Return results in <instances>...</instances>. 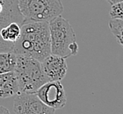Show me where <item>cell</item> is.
<instances>
[{"label":"cell","mask_w":123,"mask_h":114,"mask_svg":"<svg viewBox=\"0 0 123 114\" xmlns=\"http://www.w3.org/2000/svg\"><path fill=\"white\" fill-rule=\"evenodd\" d=\"M20 27V35L13 44V54L29 56L41 62L51 54L49 22L26 21Z\"/></svg>","instance_id":"cell-1"},{"label":"cell","mask_w":123,"mask_h":114,"mask_svg":"<svg viewBox=\"0 0 123 114\" xmlns=\"http://www.w3.org/2000/svg\"><path fill=\"white\" fill-rule=\"evenodd\" d=\"M19 93L35 94L49 79L45 75L41 62L25 55H16L15 69Z\"/></svg>","instance_id":"cell-2"},{"label":"cell","mask_w":123,"mask_h":114,"mask_svg":"<svg viewBox=\"0 0 123 114\" xmlns=\"http://www.w3.org/2000/svg\"><path fill=\"white\" fill-rule=\"evenodd\" d=\"M50 32L51 54L62 58L76 55L78 53V44L71 25L62 15L49 22Z\"/></svg>","instance_id":"cell-3"},{"label":"cell","mask_w":123,"mask_h":114,"mask_svg":"<svg viewBox=\"0 0 123 114\" xmlns=\"http://www.w3.org/2000/svg\"><path fill=\"white\" fill-rule=\"evenodd\" d=\"M18 10L24 21H47L62 15L63 5L61 0H18Z\"/></svg>","instance_id":"cell-4"},{"label":"cell","mask_w":123,"mask_h":114,"mask_svg":"<svg viewBox=\"0 0 123 114\" xmlns=\"http://www.w3.org/2000/svg\"><path fill=\"white\" fill-rule=\"evenodd\" d=\"M16 114H55V110L48 106L36 94L18 93L13 101Z\"/></svg>","instance_id":"cell-5"},{"label":"cell","mask_w":123,"mask_h":114,"mask_svg":"<svg viewBox=\"0 0 123 114\" xmlns=\"http://www.w3.org/2000/svg\"><path fill=\"white\" fill-rule=\"evenodd\" d=\"M23 16L18 10V0H0V31L12 22H17L22 25ZM13 44L3 41L0 36V53L12 52Z\"/></svg>","instance_id":"cell-6"},{"label":"cell","mask_w":123,"mask_h":114,"mask_svg":"<svg viewBox=\"0 0 123 114\" xmlns=\"http://www.w3.org/2000/svg\"><path fill=\"white\" fill-rule=\"evenodd\" d=\"M35 94L46 105L55 110L62 109L66 105V92L61 81L48 82Z\"/></svg>","instance_id":"cell-7"},{"label":"cell","mask_w":123,"mask_h":114,"mask_svg":"<svg viewBox=\"0 0 123 114\" xmlns=\"http://www.w3.org/2000/svg\"><path fill=\"white\" fill-rule=\"evenodd\" d=\"M41 65L49 81H61L66 76L68 66L65 58L49 54L41 61Z\"/></svg>","instance_id":"cell-8"},{"label":"cell","mask_w":123,"mask_h":114,"mask_svg":"<svg viewBox=\"0 0 123 114\" xmlns=\"http://www.w3.org/2000/svg\"><path fill=\"white\" fill-rule=\"evenodd\" d=\"M19 93L18 80L15 72L11 71L0 74V97L7 98Z\"/></svg>","instance_id":"cell-9"},{"label":"cell","mask_w":123,"mask_h":114,"mask_svg":"<svg viewBox=\"0 0 123 114\" xmlns=\"http://www.w3.org/2000/svg\"><path fill=\"white\" fill-rule=\"evenodd\" d=\"M20 24L17 22H12L0 31V36L3 41L11 44H14L20 35Z\"/></svg>","instance_id":"cell-10"},{"label":"cell","mask_w":123,"mask_h":114,"mask_svg":"<svg viewBox=\"0 0 123 114\" xmlns=\"http://www.w3.org/2000/svg\"><path fill=\"white\" fill-rule=\"evenodd\" d=\"M16 66V54L12 52L0 53V74L14 71Z\"/></svg>","instance_id":"cell-11"},{"label":"cell","mask_w":123,"mask_h":114,"mask_svg":"<svg viewBox=\"0 0 123 114\" xmlns=\"http://www.w3.org/2000/svg\"><path fill=\"white\" fill-rule=\"evenodd\" d=\"M108 26L118 42L123 47V20L112 18L108 23Z\"/></svg>","instance_id":"cell-12"},{"label":"cell","mask_w":123,"mask_h":114,"mask_svg":"<svg viewBox=\"0 0 123 114\" xmlns=\"http://www.w3.org/2000/svg\"><path fill=\"white\" fill-rule=\"evenodd\" d=\"M109 14L112 18L123 20V1L112 5Z\"/></svg>","instance_id":"cell-13"},{"label":"cell","mask_w":123,"mask_h":114,"mask_svg":"<svg viewBox=\"0 0 123 114\" xmlns=\"http://www.w3.org/2000/svg\"><path fill=\"white\" fill-rule=\"evenodd\" d=\"M0 114H11L10 111L5 106H0Z\"/></svg>","instance_id":"cell-14"},{"label":"cell","mask_w":123,"mask_h":114,"mask_svg":"<svg viewBox=\"0 0 123 114\" xmlns=\"http://www.w3.org/2000/svg\"><path fill=\"white\" fill-rule=\"evenodd\" d=\"M108 4H110L111 5H114V4H117V3H120V2H122L123 0H105Z\"/></svg>","instance_id":"cell-15"}]
</instances>
